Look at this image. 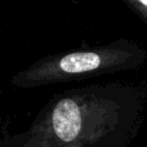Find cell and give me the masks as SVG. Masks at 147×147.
Listing matches in <instances>:
<instances>
[{"mask_svg":"<svg viewBox=\"0 0 147 147\" xmlns=\"http://www.w3.org/2000/svg\"><path fill=\"white\" fill-rule=\"evenodd\" d=\"M147 109V83L90 84L54 94L26 130L0 147H94L138 134Z\"/></svg>","mask_w":147,"mask_h":147,"instance_id":"6da1fadb","label":"cell"},{"mask_svg":"<svg viewBox=\"0 0 147 147\" xmlns=\"http://www.w3.org/2000/svg\"><path fill=\"white\" fill-rule=\"evenodd\" d=\"M137 134H123V136H117V137H114L111 140L106 141V142L101 143L98 146L94 147H129L132 141L136 138Z\"/></svg>","mask_w":147,"mask_h":147,"instance_id":"277c9868","label":"cell"},{"mask_svg":"<svg viewBox=\"0 0 147 147\" xmlns=\"http://www.w3.org/2000/svg\"><path fill=\"white\" fill-rule=\"evenodd\" d=\"M69 1L71 3V4H75L76 5V4H79V1H80V0H69Z\"/></svg>","mask_w":147,"mask_h":147,"instance_id":"5b68a950","label":"cell"},{"mask_svg":"<svg viewBox=\"0 0 147 147\" xmlns=\"http://www.w3.org/2000/svg\"><path fill=\"white\" fill-rule=\"evenodd\" d=\"M147 26V0H121Z\"/></svg>","mask_w":147,"mask_h":147,"instance_id":"3957f363","label":"cell"},{"mask_svg":"<svg viewBox=\"0 0 147 147\" xmlns=\"http://www.w3.org/2000/svg\"><path fill=\"white\" fill-rule=\"evenodd\" d=\"M146 62V47L136 40L121 38L106 44L44 56L14 74L10 84L20 89H36L132 71Z\"/></svg>","mask_w":147,"mask_h":147,"instance_id":"7a4b0ae2","label":"cell"}]
</instances>
